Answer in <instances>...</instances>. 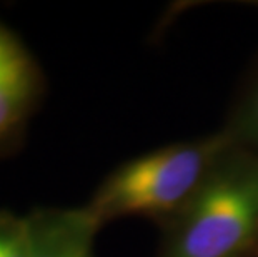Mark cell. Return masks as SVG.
<instances>
[{
	"mask_svg": "<svg viewBox=\"0 0 258 257\" xmlns=\"http://www.w3.org/2000/svg\"><path fill=\"white\" fill-rule=\"evenodd\" d=\"M0 257H30L27 216L0 209Z\"/></svg>",
	"mask_w": 258,
	"mask_h": 257,
	"instance_id": "6",
	"label": "cell"
},
{
	"mask_svg": "<svg viewBox=\"0 0 258 257\" xmlns=\"http://www.w3.org/2000/svg\"><path fill=\"white\" fill-rule=\"evenodd\" d=\"M162 231L155 257H258V154L230 147Z\"/></svg>",
	"mask_w": 258,
	"mask_h": 257,
	"instance_id": "2",
	"label": "cell"
},
{
	"mask_svg": "<svg viewBox=\"0 0 258 257\" xmlns=\"http://www.w3.org/2000/svg\"><path fill=\"white\" fill-rule=\"evenodd\" d=\"M43 94L45 75L37 59L0 22V156L19 149Z\"/></svg>",
	"mask_w": 258,
	"mask_h": 257,
	"instance_id": "3",
	"label": "cell"
},
{
	"mask_svg": "<svg viewBox=\"0 0 258 257\" xmlns=\"http://www.w3.org/2000/svg\"><path fill=\"white\" fill-rule=\"evenodd\" d=\"M220 130L233 145L258 154V60L246 74Z\"/></svg>",
	"mask_w": 258,
	"mask_h": 257,
	"instance_id": "5",
	"label": "cell"
},
{
	"mask_svg": "<svg viewBox=\"0 0 258 257\" xmlns=\"http://www.w3.org/2000/svg\"><path fill=\"white\" fill-rule=\"evenodd\" d=\"M27 216L30 257H95L100 224L85 205L37 207Z\"/></svg>",
	"mask_w": 258,
	"mask_h": 257,
	"instance_id": "4",
	"label": "cell"
},
{
	"mask_svg": "<svg viewBox=\"0 0 258 257\" xmlns=\"http://www.w3.org/2000/svg\"><path fill=\"white\" fill-rule=\"evenodd\" d=\"M232 145L217 130L128 159L98 184L87 211L100 226L125 217L163 226L195 197Z\"/></svg>",
	"mask_w": 258,
	"mask_h": 257,
	"instance_id": "1",
	"label": "cell"
}]
</instances>
